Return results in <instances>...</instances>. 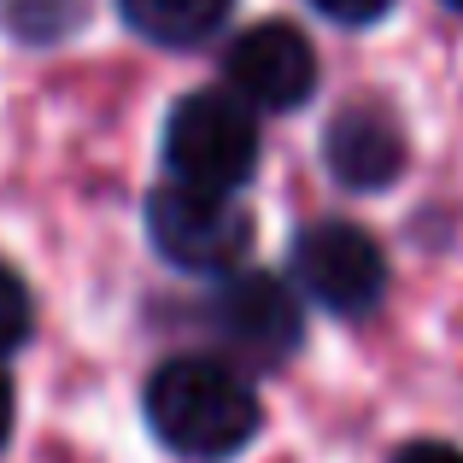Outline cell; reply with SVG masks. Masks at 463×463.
Masks as SVG:
<instances>
[{
	"instance_id": "6da1fadb",
	"label": "cell",
	"mask_w": 463,
	"mask_h": 463,
	"mask_svg": "<svg viewBox=\"0 0 463 463\" xmlns=\"http://www.w3.org/2000/svg\"><path fill=\"white\" fill-rule=\"evenodd\" d=\"M147 422L153 434L170 446L176 458H235L241 446H252L264 411L252 382L223 358H170L153 370L147 382Z\"/></svg>"
},
{
	"instance_id": "7a4b0ae2",
	"label": "cell",
	"mask_w": 463,
	"mask_h": 463,
	"mask_svg": "<svg viewBox=\"0 0 463 463\" xmlns=\"http://www.w3.org/2000/svg\"><path fill=\"white\" fill-rule=\"evenodd\" d=\"M165 165L182 188L235 194L259 170V112L229 89H194L165 118Z\"/></svg>"
},
{
	"instance_id": "3957f363",
	"label": "cell",
	"mask_w": 463,
	"mask_h": 463,
	"mask_svg": "<svg viewBox=\"0 0 463 463\" xmlns=\"http://www.w3.org/2000/svg\"><path fill=\"white\" fill-rule=\"evenodd\" d=\"M147 235L158 259L188 276H229L252 247V212L235 194H205V188H165L147 194Z\"/></svg>"
},
{
	"instance_id": "277c9868",
	"label": "cell",
	"mask_w": 463,
	"mask_h": 463,
	"mask_svg": "<svg viewBox=\"0 0 463 463\" xmlns=\"http://www.w3.org/2000/svg\"><path fill=\"white\" fill-rule=\"evenodd\" d=\"M294 282L311 306L335 317H364L387 294V252L370 229L328 217V223L299 229L294 241Z\"/></svg>"
},
{
	"instance_id": "5b68a950",
	"label": "cell",
	"mask_w": 463,
	"mask_h": 463,
	"mask_svg": "<svg viewBox=\"0 0 463 463\" xmlns=\"http://www.w3.org/2000/svg\"><path fill=\"white\" fill-rule=\"evenodd\" d=\"M223 77L247 112H299L317 94V53L294 24L270 18L229 42Z\"/></svg>"
},
{
	"instance_id": "8992f818",
	"label": "cell",
	"mask_w": 463,
	"mask_h": 463,
	"mask_svg": "<svg viewBox=\"0 0 463 463\" xmlns=\"http://www.w3.org/2000/svg\"><path fill=\"white\" fill-rule=\"evenodd\" d=\"M212 323L217 335L229 340V352H241L247 364L270 370V364H288L299 352V335H306V317H299V294L270 270H241L217 288L212 299Z\"/></svg>"
},
{
	"instance_id": "52a82bcc",
	"label": "cell",
	"mask_w": 463,
	"mask_h": 463,
	"mask_svg": "<svg viewBox=\"0 0 463 463\" xmlns=\"http://www.w3.org/2000/svg\"><path fill=\"white\" fill-rule=\"evenodd\" d=\"M323 158H328V170H335V182L375 194V188L405 176V124H399L382 100H352L328 118Z\"/></svg>"
},
{
	"instance_id": "ba28073f",
	"label": "cell",
	"mask_w": 463,
	"mask_h": 463,
	"mask_svg": "<svg viewBox=\"0 0 463 463\" xmlns=\"http://www.w3.org/2000/svg\"><path fill=\"white\" fill-rule=\"evenodd\" d=\"M124 6V24L136 35H147L158 47H194L205 35L223 30L229 6L235 0H118Z\"/></svg>"
},
{
	"instance_id": "9c48e42d",
	"label": "cell",
	"mask_w": 463,
	"mask_h": 463,
	"mask_svg": "<svg viewBox=\"0 0 463 463\" xmlns=\"http://www.w3.org/2000/svg\"><path fill=\"white\" fill-rule=\"evenodd\" d=\"M30 323H35V311H30V288L18 282V270H12V264H0V358L24 346Z\"/></svg>"
},
{
	"instance_id": "30bf717a",
	"label": "cell",
	"mask_w": 463,
	"mask_h": 463,
	"mask_svg": "<svg viewBox=\"0 0 463 463\" xmlns=\"http://www.w3.org/2000/svg\"><path fill=\"white\" fill-rule=\"evenodd\" d=\"M311 6L335 24H375V18H387L393 0H311Z\"/></svg>"
},
{
	"instance_id": "8fae6325",
	"label": "cell",
	"mask_w": 463,
	"mask_h": 463,
	"mask_svg": "<svg viewBox=\"0 0 463 463\" xmlns=\"http://www.w3.org/2000/svg\"><path fill=\"white\" fill-rule=\"evenodd\" d=\"M393 463H463V452L446 446V440H417V446H405Z\"/></svg>"
},
{
	"instance_id": "7c38bea8",
	"label": "cell",
	"mask_w": 463,
	"mask_h": 463,
	"mask_svg": "<svg viewBox=\"0 0 463 463\" xmlns=\"http://www.w3.org/2000/svg\"><path fill=\"white\" fill-rule=\"evenodd\" d=\"M12 417H18V393H12V375L0 370V446L12 440Z\"/></svg>"
},
{
	"instance_id": "4fadbf2b",
	"label": "cell",
	"mask_w": 463,
	"mask_h": 463,
	"mask_svg": "<svg viewBox=\"0 0 463 463\" xmlns=\"http://www.w3.org/2000/svg\"><path fill=\"white\" fill-rule=\"evenodd\" d=\"M446 6H452V12H463V0H446Z\"/></svg>"
}]
</instances>
